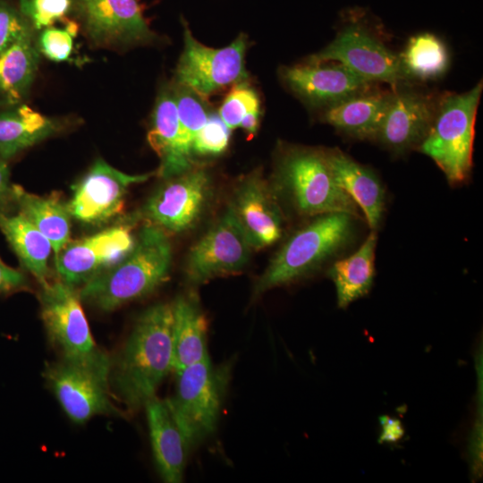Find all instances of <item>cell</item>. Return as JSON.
Segmentation results:
<instances>
[{
  "instance_id": "6da1fadb",
  "label": "cell",
  "mask_w": 483,
  "mask_h": 483,
  "mask_svg": "<svg viewBox=\"0 0 483 483\" xmlns=\"http://www.w3.org/2000/svg\"><path fill=\"white\" fill-rule=\"evenodd\" d=\"M172 326V303L149 307L111 360L113 395L130 413L144 408L174 370Z\"/></svg>"
},
{
  "instance_id": "7a4b0ae2",
  "label": "cell",
  "mask_w": 483,
  "mask_h": 483,
  "mask_svg": "<svg viewBox=\"0 0 483 483\" xmlns=\"http://www.w3.org/2000/svg\"><path fill=\"white\" fill-rule=\"evenodd\" d=\"M172 245L162 229L145 224L132 249L120 260L80 286L82 301L103 311L143 298L169 276Z\"/></svg>"
},
{
  "instance_id": "3957f363",
  "label": "cell",
  "mask_w": 483,
  "mask_h": 483,
  "mask_svg": "<svg viewBox=\"0 0 483 483\" xmlns=\"http://www.w3.org/2000/svg\"><path fill=\"white\" fill-rule=\"evenodd\" d=\"M358 219L343 212L313 216L292 233L271 258L254 284L252 299L311 275L343 251L354 240Z\"/></svg>"
},
{
  "instance_id": "277c9868",
  "label": "cell",
  "mask_w": 483,
  "mask_h": 483,
  "mask_svg": "<svg viewBox=\"0 0 483 483\" xmlns=\"http://www.w3.org/2000/svg\"><path fill=\"white\" fill-rule=\"evenodd\" d=\"M272 187L278 199H284L301 216L343 212L363 217L355 202L335 183L324 149L286 148L277 161Z\"/></svg>"
},
{
  "instance_id": "5b68a950",
  "label": "cell",
  "mask_w": 483,
  "mask_h": 483,
  "mask_svg": "<svg viewBox=\"0 0 483 483\" xmlns=\"http://www.w3.org/2000/svg\"><path fill=\"white\" fill-rule=\"evenodd\" d=\"M174 373V390L165 401L192 450L217 428L232 364L215 365L209 357Z\"/></svg>"
},
{
  "instance_id": "8992f818",
  "label": "cell",
  "mask_w": 483,
  "mask_h": 483,
  "mask_svg": "<svg viewBox=\"0 0 483 483\" xmlns=\"http://www.w3.org/2000/svg\"><path fill=\"white\" fill-rule=\"evenodd\" d=\"M482 82L469 91L442 97L425 139L417 148L443 171L450 184L470 175L474 127Z\"/></svg>"
},
{
  "instance_id": "52a82bcc",
  "label": "cell",
  "mask_w": 483,
  "mask_h": 483,
  "mask_svg": "<svg viewBox=\"0 0 483 483\" xmlns=\"http://www.w3.org/2000/svg\"><path fill=\"white\" fill-rule=\"evenodd\" d=\"M111 359L106 352L84 360L61 358L46 366L44 377L66 415L82 424L96 415H120L112 402Z\"/></svg>"
},
{
  "instance_id": "ba28073f",
  "label": "cell",
  "mask_w": 483,
  "mask_h": 483,
  "mask_svg": "<svg viewBox=\"0 0 483 483\" xmlns=\"http://www.w3.org/2000/svg\"><path fill=\"white\" fill-rule=\"evenodd\" d=\"M182 25L184 47L177 64L175 83L205 99L247 80L244 34L224 48H212L199 42L183 20Z\"/></svg>"
},
{
  "instance_id": "9c48e42d",
  "label": "cell",
  "mask_w": 483,
  "mask_h": 483,
  "mask_svg": "<svg viewBox=\"0 0 483 483\" xmlns=\"http://www.w3.org/2000/svg\"><path fill=\"white\" fill-rule=\"evenodd\" d=\"M164 181L136 212L139 219L167 234L192 229L201 219L211 199L213 191L209 174L195 165Z\"/></svg>"
},
{
  "instance_id": "30bf717a",
  "label": "cell",
  "mask_w": 483,
  "mask_h": 483,
  "mask_svg": "<svg viewBox=\"0 0 483 483\" xmlns=\"http://www.w3.org/2000/svg\"><path fill=\"white\" fill-rule=\"evenodd\" d=\"M40 287V316L61 358L84 360L104 353L93 339L75 287L60 279Z\"/></svg>"
},
{
  "instance_id": "8fae6325",
  "label": "cell",
  "mask_w": 483,
  "mask_h": 483,
  "mask_svg": "<svg viewBox=\"0 0 483 483\" xmlns=\"http://www.w3.org/2000/svg\"><path fill=\"white\" fill-rule=\"evenodd\" d=\"M253 250L243 230L228 209L191 248L185 276L191 285L241 273Z\"/></svg>"
},
{
  "instance_id": "7c38bea8",
  "label": "cell",
  "mask_w": 483,
  "mask_h": 483,
  "mask_svg": "<svg viewBox=\"0 0 483 483\" xmlns=\"http://www.w3.org/2000/svg\"><path fill=\"white\" fill-rule=\"evenodd\" d=\"M136 213L117 225L70 241L55 257L59 279L71 286H81L123 258L133 247L132 229L139 221Z\"/></svg>"
},
{
  "instance_id": "4fadbf2b",
  "label": "cell",
  "mask_w": 483,
  "mask_h": 483,
  "mask_svg": "<svg viewBox=\"0 0 483 483\" xmlns=\"http://www.w3.org/2000/svg\"><path fill=\"white\" fill-rule=\"evenodd\" d=\"M310 63H338L369 82L383 81L393 86L407 78L400 56L357 24L345 27L317 54Z\"/></svg>"
},
{
  "instance_id": "5bb4252c",
  "label": "cell",
  "mask_w": 483,
  "mask_h": 483,
  "mask_svg": "<svg viewBox=\"0 0 483 483\" xmlns=\"http://www.w3.org/2000/svg\"><path fill=\"white\" fill-rule=\"evenodd\" d=\"M155 173L128 174L97 159L72 185V195L66 203L72 218L88 224H105L119 215L131 185L149 179Z\"/></svg>"
},
{
  "instance_id": "9a60e30c",
  "label": "cell",
  "mask_w": 483,
  "mask_h": 483,
  "mask_svg": "<svg viewBox=\"0 0 483 483\" xmlns=\"http://www.w3.org/2000/svg\"><path fill=\"white\" fill-rule=\"evenodd\" d=\"M227 209L246 234L253 250L281 239L284 216L279 199L260 170L242 176L235 184Z\"/></svg>"
},
{
  "instance_id": "2e32d148",
  "label": "cell",
  "mask_w": 483,
  "mask_h": 483,
  "mask_svg": "<svg viewBox=\"0 0 483 483\" xmlns=\"http://www.w3.org/2000/svg\"><path fill=\"white\" fill-rule=\"evenodd\" d=\"M84 28L97 45H130L153 40L137 0H77Z\"/></svg>"
},
{
  "instance_id": "e0dca14e",
  "label": "cell",
  "mask_w": 483,
  "mask_h": 483,
  "mask_svg": "<svg viewBox=\"0 0 483 483\" xmlns=\"http://www.w3.org/2000/svg\"><path fill=\"white\" fill-rule=\"evenodd\" d=\"M301 64L284 67L281 76L286 86L312 106H331L369 90L370 82L341 64Z\"/></svg>"
},
{
  "instance_id": "ac0fdd59",
  "label": "cell",
  "mask_w": 483,
  "mask_h": 483,
  "mask_svg": "<svg viewBox=\"0 0 483 483\" xmlns=\"http://www.w3.org/2000/svg\"><path fill=\"white\" fill-rule=\"evenodd\" d=\"M437 104L419 92H393L376 140L394 154L418 148L430 129Z\"/></svg>"
},
{
  "instance_id": "d6986e66",
  "label": "cell",
  "mask_w": 483,
  "mask_h": 483,
  "mask_svg": "<svg viewBox=\"0 0 483 483\" xmlns=\"http://www.w3.org/2000/svg\"><path fill=\"white\" fill-rule=\"evenodd\" d=\"M153 456L157 471L166 483L183 479L191 448L175 421L165 399L157 395L144 406Z\"/></svg>"
},
{
  "instance_id": "ffe728a7",
  "label": "cell",
  "mask_w": 483,
  "mask_h": 483,
  "mask_svg": "<svg viewBox=\"0 0 483 483\" xmlns=\"http://www.w3.org/2000/svg\"><path fill=\"white\" fill-rule=\"evenodd\" d=\"M335 183L355 202L372 230L382 220L385 189L377 175L338 148L324 149Z\"/></svg>"
},
{
  "instance_id": "44dd1931",
  "label": "cell",
  "mask_w": 483,
  "mask_h": 483,
  "mask_svg": "<svg viewBox=\"0 0 483 483\" xmlns=\"http://www.w3.org/2000/svg\"><path fill=\"white\" fill-rule=\"evenodd\" d=\"M148 142L159 157L156 172L163 180L179 175L195 165L182 148L180 123L172 86L165 87L157 96Z\"/></svg>"
},
{
  "instance_id": "7402d4cb",
  "label": "cell",
  "mask_w": 483,
  "mask_h": 483,
  "mask_svg": "<svg viewBox=\"0 0 483 483\" xmlns=\"http://www.w3.org/2000/svg\"><path fill=\"white\" fill-rule=\"evenodd\" d=\"M173 372L209 358L208 321L198 295H179L172 303Z\"/></svg>"
},
{
  "instance_id": "603a6c76",
  "label": "cell",
  "mask_w": 483,
  "mask_h": 483,
  "mask_svg": "<svg viewBox=\"0 0 483 483\" xmlns=\"http://www.w3.org/2000/svg\"><path fill=\"white\" fill-rule=\"evenodd\" d=\"M392 94L364 91L326 107L323 119L350 137L376 140Z\"/></svg>"
},
{
  "instance_id": "cb8c5ba5",
  "label": "cell",
  "mask_w": 483,
  "mask_h": 483,
  "mask_svg": "<svg viewBox=\"0 0 483 483\" xmlns=\"http://www.w3.org/2000/svg\"><path fill=\"white\" fill-rule=\"evenodd\" d=\"M18 212L23 215L50 242L55 257L71 241L72 216L57 192L38 196L13 184Z\"/></svg>"
},
{
  "instance_id": "d4e9b609",
  "label": "cell",
  "mask_w": 483,
  "mask_h": 483,
  "mask_svg": "<svg viewBox=\"0 0 483 483\" xmlns=\"http://www.w3.org/2000/svg\"><path fill=\"white\" fill-rule=\"evenodd\" d=\"M377 241V232L372 230L355 252L337 259L329 267L327 275L335 284L339 308L345 309L370 290L375 276Z\"/></svg>"
},
{
  "instance_id": "484cf974",
  "label": "cell",
  "mask_w": 483,
  "mask_h": 483,
  "mask_svg": "<svg viewBox=\"0 0 483 483\" xmlns=\"http://www.w3.org/2000/svg\"><path fill=\"white\" fill-rule=\"evenodd\" d=\"M0 230L40 286L48 283V258L53 250L49 240L19 212L1 213Z\"/></svg>"
},
{
  "instance_id": "4316f807",
  "label": "cell",
  "mask_w": 483,
  "mask_h": 483,
  "mask_svg": "<svg viewBox=\"0 0 483 483\" xmlns=\"http://www.w3.org/2000/svg\"><path fill=\"white\" fill-rule=\"evenodd\" d=\"M38 64V49L32 33L0 54V106H15L24 99Z\"/></svg>"
},
{
  "instance_id": "83f0119b",
  "label": "cell",
  "mask_w": 483,
  "mask_h": 483,
  "mask_svg": "<svg viewBox=\"0 0 483 483\" xmlns=\"http://www.w3.org/2000/svg\"><path fill=\"white\" fill-rule=\"evenodd\" d=\"M59 123L27 105L0 113V157L4 160L52 136Z\"/></svg>"
},
{
  "instance_id": "f1b7e54d",
  "label": "cell",
  "mask_w": 483,
  "mask_h": 483,
  "mask_svg": "<svg viewBox=\"0 0 483 483\" xmlns=\"http://www.w3.org/2000/svg\"><path fill=\"white\" fill-rule=\"evenodd\" d=\"M407 77L432 80L442 76L449 64V55L444 42L432 33L411 37L399 55Z\"/></svg>"
},
{
  "instance_id": "f546056e",
  "label": "cell",
  "mask_w": 483,
  "mask_h": 483,
  "mask_svg": "<svg viewBox=\"0 0 483 483\" xmlns=\"http://www.w3.org/2000/svg\"><path fill=\"white\" fill-rule=\"evenodd\" d=\"M219 116L228 128H242L251 140L260 123V101L255 89L246 81L233 85L219 109Z\"/></svg>"
},
{
  "instance_id": "4dcf8cb0",
  "label": "cell",
  "mask_w": 483,
  "mask_h": 483,
  "mask_svg": "<svg viewBox=\"0 0 483 483\" xmlns=\"http://www.w3.org/2000/svg\"><path fill=\"white\" fill-rule=\"evenodd\" d=\"M180 123V140L184 153L193 159L192 142L209 116L204 99L190 89L174 82L172 85Z\"/></svg>"
},
{
  "instance_id": "1f68e13d",
  "label": "cell",
  "mask_w": 483,
  "mask_h": 483,
  "mask_svg": "<svg viewBox=\"0 0 483 483\" xmlns=\"http://www.w3.org/2000/svg\"><path fill=\"white\" fill-rule=\"evenodd\" d=\"M63 22L64 28L50 26L41 30L37 42L38 51L51 61H67L73 52V38L78 33L79 26L66 18Z\"/></svg>"
},
{
  "instance_id": "d6a6232c",
  "label": "cell",
  "mask_w": 483,
  "mask_h": 483,
  "mask_svg": "<svg viewBox=\"0 0 483 483\" xmlns=\"http://www.w3.org/2000/svg\"><path fill=\"white\" fill-rule=\"evenodd\" d=\"M230 134L231 129L219 114L210 113L207 123L193 140V156H217L224 153L228 148Z\"/></svg>"
},
{
  "instance_id": "836d02e7",
  "label": "cell",
  "mask_w": 483,
  "mask_h": 483,
  "mask_svg": "<svg viewBox=\"0 0 483 483\" xmlns=\"http://www.w3.org/2000/svg\"><path fill=\"white\" fill-rule=\"evenodd\" d=\"M72 7V0H21L20 11L32 28L43 30L64 21Z\"/></svg>"
},
{
  "instance_id": "e575fe53",
  "label": "cell",
  "mask_w": 483,
  "mask_h": 483,
  "mask_svg": "<svg viewBox=\"0 0 483 483\" xmlns=\"http://www.w3.org/2000/svg\"><path fill=\"white\" fill-rule=\"evenodd\" d=\"M31 33L32 26L21 12L8 2L0 0V54Z\"/></svg>"
},
{
  "instance_id": "d590c367",
  "label": "cell",
  "mask_w": 483,
  "mask_h": 483,
  "mask_svg": "<svg viewBox=\"0 0 483 483\" xmlns=\"http://www.w3.org/2000/svg\"><path fill=\"white\" fill-rule=\"evenodd\" d=\"M28 284V280L21 271L5 265L0 259V294L25 290Z\"/></svg>"
},
{
  "instance_id": "8d00e7d4",
  "label": "cell",
  "mask_w": 483,
  "mask_h": 483,
  "mask_svg": "<svg viewBox=\"0 0 483 483\" xmlns=\"http://www.w3.org/2000/svg\"><path fill=\"white\" fill-rule=\"evenodd\" d=\"M13 186L6 160L0 157V214L9 213L15 207Z\"/></svg>"
},
{
  "instance_id": "74e56055",
  "label": "cell",
  "mask_w": 483,
  "mask_h": 483,
  "mask_svg": "<svg viewBox=\"0 0 483 483\" xmlns=\"http://www.w3.org/2000/svg\"><path fill=\"white\" fill-rule=\"evenodd\" d=\"M380 421L383 428L380 442H396L402 436L403 428L398 419L384 416Z\"/></svg>"
}]
</instances>
